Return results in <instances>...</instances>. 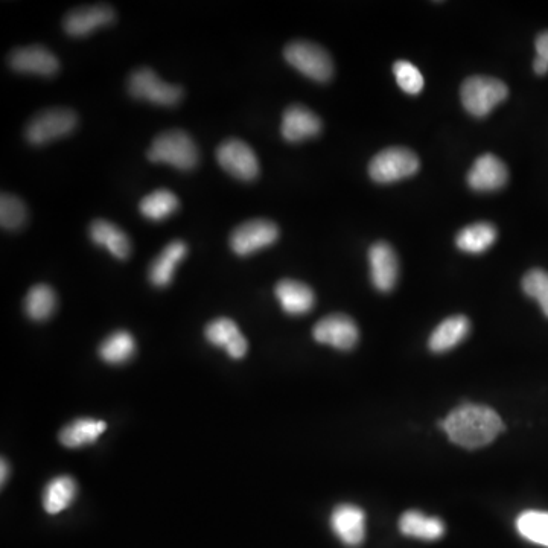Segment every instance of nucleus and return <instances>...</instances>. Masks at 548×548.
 Segmentation results:
<instances>
[{
  "instance_id": "f257e3e1",
  "label": "nucleus",
  "mask_w": 548,
  "mask_h": 548,
  "mask_svg": "<svg viewBox=\"0 0 548 548\" xmlns=\"http://www.w3.org/2000/svg\"><path fill=\"white\" fill-rule=\"evenodd\" d=\"M440 427L451 442L466 450H478L497 439L504 425L500 416L485 405L465 404L451 411Z\"/></svg>"
},
{
  "instance_id": "f03ea898",
  "label": "nucleus",
  "mask_w": 548,
  "mask_h": 548,
  "mask_svg": "<svg viewBox=\"0 0 548 548\" xmlns=\"http://www.w3.org/2000/svg\"><path fill=\"white\" fill-rule=\"evenodd\" d=\"M147 156L151 162L168 163L182 171L195 168L200 160V153L192 137L179 128L160 133L151 144Z\"/></svg>"
},
{
  "instance_id": "7ed1b4c3",
  "label": "nucleus",
  "mask_w": 548,
  "mask_h": 548,
  "mask_svg": "<svg viewBox=\"0 0 548 548\" xmlns=\"http://www.w3.org/2000/svg\"><path fill=\"white\" fill-rule=\"evenodd\" d=\"M460 96L466 112L485 118L509 96V89L497 78L471 77L462 84Z\"/></svg>"
},
{
  "instance_id": "20e7f679",
  "label": "nucleus",
  "mask_w": 548,
  "mask_h": 548,
  "mask_svg": "<svg viewBox=\"0 0 548 548\" xmlns=\"http://www.w3.org/2000/svg\"><path fill=\"white\" fill-rule=\"evenodd\" d=\"M284 57L305 77L319 81V83H326L334 75V63H332L331 55L317 43L305 42V40L291 42L285 48Z\"/></svg>"
},
{
  "instance_id": "39448f33",
  "label": "nucleus",
  "mask_w": 548,
  "mask_h": 548,
  "mask_svg": "<svg viewBox=\"0 0 548 548\" xmlns=\"http://www.w3.org/2000/svg\"><path fill=\"white\" fill-rule=\"evenodd\" d=\"M418 156L407 148H387L373 157L369 174L376 183H395L415 176L419 171Z\"/></svg>"
},
{
  "instance_id": "423d86ee",
  "label": "nucleus",
  "mask_w": 548,
  "mask_h": 548,
  "mask_svg": "<svg viewBox=\"0 0 548 548\" xmlns=\"http://www.w3.org/2000/svg\"><path fill=\"white\" fill-rule=\"evenodd\" d=\"M77 113L69 109H48L29 121L25 136L29 144L45 145L71 134L77 128Z\"/></svg>"
},
{
  "instance_id": "0eeeda50",
  "label": "nucleus",
  "mask_w": 548,
  "mask_h": 548,
  "mask_svg": "<svg viewBox=\"0 0 548 548\" xmlns=\"http://www.w3.org/2000/svg\"><path fill=\"white\" fill-rule=\"evenodd\" d=\"M128 92L133 98L153 102L157 106H176L183 98V89L160 80L150 67H139L128 78Z\"/></svg>"
},
{
  "instance_id": "6e6552de",
  "label": "nucleus",
  "mask_w": 548,
  "mask_h": 548,
  "mask_svg": "<svg viewBox=\"0 0 548 548\" xmlns=\"http://www.w3.org/2000/svg\"><path fill=\"white\" fill-rule=\"evenodd\" d=\"M217 160L221 168L235 179L250 182L259 176V160L255 151L241 139H227L218 147Z\"/></svg>"
},
{
  "instance_id": "1a4fd4ad",
  "label": "nucleus",
  "mask_w": 548,
  "mask_h": 548,
  "mask_svg": "<svg viewBox=\"0 0 548 548\" xmlns=\"http://www.w3.org/2000/svg\"><path fill=\"white\" fill-rule=\"evenodd\" d=\"M279 227L268 220H250L233 230L230 247L239 256H249L276 243Z\"/></svg>"
},
{
  "instance_id": "9d476101",
  "label": "nucleus",
  "mask_w": 548,
  "mask_h": 548,
  "mask_svg": "<svg viewBox=\"0 0 548 548\" xmlns=\"http://www.w3.org/2000/svg\"><path fill=\"white\" fill-rule=\"evenodd\" d=\"M313 335L322 345L332 346L340 351H351L357 346L360 331L351 317L331 314L314 326Z\"/></svg>"
},
{
  "instance_id": "9b49d317",
  "label": "nucleus",
  "mask_w": 548,
  "mask_h": 548,
  "mask_svg": "<svg viewBox=\"0 0 548 548\" xmlns=\"http://www.w3.org/2000/svg\"><path fill=\"white\" fill-rule=\"evenodd\" d=\"M10 66L14 71L22 74L43 75V77H52L57 74L58 58L52 54L45 46L31 45L26 48H19L11 52Z\"/></svg>"
},
{
  "instance_id": "f8f14e48",
  "label": "nucleus",
  "mask_w": 548,
  "mask_h": 548,
  "mask_svg": "<svg viewBox=\"0 0 548 548\" xmlns=\"http://www.w3.org/2000/svg\"><path fill=\"white\" fill-rule=\"evenodd\" d=\"M370 278L376 290L389 293L398 281L399 264L395 250L387 243H376L369 250Z\"/></svg>"
},
{
  "instance_id": "ddd939ff",
  "label": "nucleus",
  "mask_w": 548,
  "mask_h": 548,
  "mask_svg": "<svg viewBox=\"0 0 548 548\" xmlns=\"http://www.w3.org/2000/svg\"><path fill=\"white\" fill-rule=\"evenodd\" d=\"M116 13L110 5H92L69 11L64 17V31L69 36L84 37L99 26L115 22Z\"/></svg>"
},
{
  "instance_id": "4468645a",
  "label": "nucleus",
  "mask_w": 548,
  "mask_h": 548,
  "mask_svg": "<svg viewBox=\"0 0 548 548\" xmlns=\"http://www.w3.org/2000/svg\"><path fill=\"white\" fill-rule=\"evenodd\" d=\"M323 125L319 116L302 104H293L284 112L281 133L285 141L302 142L319 136Z\"/></svg>"
},
{
  "instance_id": "2eb2a0df",
  "label": "nucleus",
  "mask_w": 548,
  "mask_h": 548,
  "mask_svg": "<svg viewBox=\"0 0 548 548\" xmlns=\"http://www.w3.org/2000/svg\"><path fill=\"white\" fill-rule=\"evenodd\" d=\"M509 180L506 165L494 154H483L472 165L468 183L474 191L489 192L503 188Z\"/></svg>"
},
{
  "instance_id": "dca6fc26",
  "label": "nucleus",
  "mask_w": 548,
  "mask_h": 548,
  "mask_svg": "<svg viewBox=\"0 0 548 548\" xmlns=\"http://www.w3.org/2000/svg\"><path fill=\"white\" fill-rule=\"evenodd\" d=\"M331 526L341 542L358 545L366 536V515L354 504H341L332 512Z\"/></svg>"
},
{
  "instance_id": "f3484780",
  "label": "nucleus",
  "mask_w": 548,
  "mask_h": 548,
  "mask_svg": "<svg viewBox=\"0 0 548 548\" xmlns=\"http://www.w3.org/2000/svg\"><path fill=\"white\" fill-rule=\"evenodd\" d=\"M204 334H206L209 343L224 349L233 360H241L246 357L249 343L233 320L226 319V317L214 320L206 326Z\"/></svg>"
},
{
  "instance_id": "a211bd4d",
  "label": "nucleus",
  "mask_w": 548,
  "mask_h": 548,
  "mask_svg": "<svg viewBox=\"0 0 548 548\" xmlns=\"http://www.w3.org/2000/svg\"><path fill=\"white\" fill-rule=\"evenodd\" d=\"M274 293L281 303L282 310L290 316H302V314L310 313L316 303L314 291L308 285L299 281H291V279L279 282Z\"/></svg>"
},
{
  "instance_id": "6ab92c4d",
  "label": "nucleus",
  "mask_w": 548,
  "mask_h": 548,
  "mask_svg": "<svg viewBox=\"0 0 548 548\" xmlns=\"http://www.w3.org/2000/svg\"><path fill=\"white\" fill-rule=\"evenodd\" d=\"M89 235L96 246L106 247L116 258L127 259L130 256V238L116 224L107 220H95L90 224Z\"/></svg>"
},
{
  "instance_id": "aec40b11",
  "label": "nucleus",
  "mask_w": 548,
  "mask_h": 548,
  "mask_svg": "<svg viewBox=\"0 0 548 548\" xmlns=\"http://www.w3.org/2000/svg\"><path fill=\"white\" fill-rule=\"evenodd\" d=\"M471 331V323L465 316H453L450 319L443 320L433 334H431L428 346L436 354L451 351L460 345Z\"/></svg>"
},
{
  "instance_id": "412c9836",
  "label": "nucleus",
  "mask_w": 548,
  "mask_h": 548,
  "mask_svg": "<svg viewBox=\"0 0 548 548\" xmlns=\"http://www.w3.org/2000/svg\"><path fill=\"white\" fill-rule=\"evenodd\" d=\"M188 246L183 241H173L162 250L159 256L151 262L150 281L156 287H168L174 278L177 264L185 258Z\"/></svg>"
},
{
  "instance_id": "4be33fe9",
  "label": "nucleus",
  "mask_w": 548,
  "mask_h": 548,
  "mask_svg": "<svg viewBox=\"0 0 548 548\" xmlns=\"http://www.w3.org/2000/svg\"><path fill=\"white\" fill-rule=\"evenodd\" d=\"M399 529L410 538L436 541V539L442 538L445 533V524L439 518L427 517L424 513L410 510L402 515Z\"/></svg>"
},
{
  "instance_id": "5701e85b",
  "label": "nucleus",
  "mask_w": 548,
  "mask_h": 548,
  "mask_svg": "<svg viewBox=\"0 0 548 548\" xmlns=\"http://www.w3.org/2000/svg\"><path fill=\"white\" fill-rule=\"evenodd\" d=\"M106 430L107 424L104 421L89 418L77 419L61 430L60 442L67 448L86 447L95 443Z\"/></svg>"
},
{
  "instance_id": "b1692460",
  "label": "nucleus",
  "mask_w": 548,
  "mask_h": 548,
  "mask_svg": "<svg viewBox=\"0 0 548 548\" xmlns=\"http://www.w3.org/2000/svg\"><path fill=\"white\" fill-rule=\"evenodd\" d=\"M77 492V483L74 478L67 475L54 478L43 491V507L51 515L63 512L74 503Z\"/></svg>"
},
{
  "instance_id": "393cba45",
  "label": "nucleus",
  "mask_w": 548,
  "mask_h": 548,
  "mask_svg": "<svg viewBox=\"0 0 548 548\" xmlns=\"http://www.w3.org/2000/svg\"><path fill=\"white\" fill-rule=\"evenodd\" d=\"M497 229L489 223H477L466 226L460 230L456 238L457 247L462 252L478 253L486 252L497 241Z\"/></svg>"
},
{
  "instance_id": "a878e982",
  "label": "nucleus",
  "mask_w": 548,
  "mask_h": 548,
  "mask_svg": "<svg viewBox=\"0 0 548 548\" xmlns=\"http://www.w3.org/2000/svg\"><path fill=\"white\" fill-rule=\"evenodd\" d=\"M180 200L169 189H157L139 203V211L148 220L162 221L179 211Z\"/></svg>"
},
{
  "instance_id": "bb28decb",
  "label": "nucleus",
  "mask_w": 548,
  "mask_h": 548,
  "mask_svg": "<svg viewBox=\"0 0 548 548\" xmlns=\"http://www.w3.org/2000/svg\"><path fill=\"white\" fill-rule=\"evenodd\" d=\"M57 308V294L49 285H36L25 299V310L29 319L45 322Z\"/></svg>"
},
{
  "instance_id": "cd10ccee",
  "label": "nucleus",
  "mask_w": 548,
  "mask_h": 548,
  "mask_svg": "<svg viewBox=\"0 0 548 548\" xmlns=\"http://www.w3.org/2000/svg\"><path fill=\"white\" fill-rule=\"evenodd\" d=\"M136 352V341L127 331L113 332L110 337L102 341L99 355L109 364L127 363Z\"/></svg>"
},
{
  "instance_id": "c85d7f7f",
  "label": "nucleus",
  "mask_w": 548,
  "mask_h": 548,
  "mask_svg": "<svg viewBox=\"0 0 548 548\" xmlns=\"http://www.w3.org/2000/svg\"><path fill=\"white\" fill-rule=\"evenodd\" d=\"M517 529L527 541L548 547V512L529 510L521 513L517 520Z\"/></svg>"
},
{
  "instance_id": "c756f323",
  "label": "nucleus",
  "mask_w": 548,
  "mask_h": 548,
  "mask_svg": "<svg viewBox=\"0 0 548 548\" xmlns=\"http://www.w3.org/2000/svg\"><path fill=\"white\" fill-rule=\"evenodd\" d=\"M28 220L26 204L16 195L2 194L0 197V224L7 230H19Z\"/></svg>"
},
{
  "instance_id": "7c9ffc66",
  "label": "nucleus",
  "mask_w": 548,
  "mask_h": 548,
  "mask_svg": "<svg viewBox=\"0 0 548 548\" xmlns=\"http://www.w3.org/2000/svg\"><path fill=\"white\" fill-rule=\"evenodd\" d=\"M393 74H395L396 83L408 95H418L424 89V75L410 61H396L393 64Z\"/></svg>"
},
{
  "instance_id": "2f4dec72",
  "label": "nucleus",
  "mask_w": 548,
  "mask_h": 548,
  "mask_svg": "<svg viewBox=\"0 0 548 548\" xmlns=\"http://www.w3.org/2000/svg\"><path fill=\"white\" fill-rule=\"evenodd\" d=\"M523 290L527 296L535 299L541 305L542 313L548 317V273L544 270H530L524 276Z\"/></svg>"
},
{
  "instance_id": "473e14b6",
  "label": "nucleus",
  "mask_w": 548,
  "mask_h": 548,
  "mask_svg": "<svg viewBox=\"0 0 548 548\" xmlns=\"http://www.w3.org/2000/svg\"><path fill=\"white\" fill-rule=\"evenodd\" d=\"M536 52L538 57L544 58L548 63V31L542 32L536 39Z\"/></svg>"
},
{
  "instance_id": "72a5a7b5",
  "label": "nucleus",
  "mask_w": 548,
  "mask_h": 548,
  "mask_svg": "<svg viewBox=\"0 0 548 548\" xmlns=\"http://www.w3.org/2000/svg\"><path fill=\"white\" fill-rule=\"evenodd\" d=\"M533 69H535L536 74L545 75L548 72V63L544 58L536 57L535 63H533Z\"/></svg>"
},
{
  "instance_id": "f704fd0d",
  "label": "nucleus",
  "mask_w": 548,
  "mask_h": 548,
  "mask_svg": "<svg viewBox=\"0 0 548 548\" xmlns=\"http://www.w3.org/2000/svg\"><path fill=\"white\" fill-rule=\"evenodd\" d=\"M8 475V465L5 460H2V485H5V477Z\"/></svg>"
}]
</instances>
